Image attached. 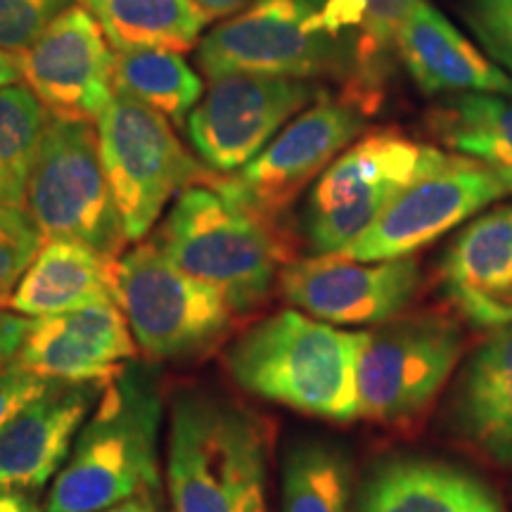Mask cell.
<instances>
[{
  "mask_svg": "<svg viewBox=\"0 0 512 512\" xmlns=\"http://www.w3.org/2000/svg\"><path fill=\"white\" fill-rule=\"evenodd\" d=\"M271 430L252 408L209 389L171 403L166 491L174 512L268 510Z\"/></svg>",
  "mask_w": 512,
  "mask_h": 512,
  "instance_id": "cell-1",
  "label": "cell"
},
{
  "mask_svg": "<svg viewBox=\"0 0 512 512\" xmlns=\"http://www.w3.org/2000/svg\"><path fill=\"white\" fill-rule=\"evenodd\" d=\"M164 394L157 375L131 361L107 382L50 486L46 512H102L157 494Z\"/></svg>",
  "mask_w": 512,
  "mask_h": 512,
  "instance_id": "cell-2",
  "label": "cell"
},
{
  "mask_svg": "<svg viewBox=\"0 0 512 512\" xmlns=\"http://www.w3.org/2000/svg\"><path fill=\"white\" fill-rule=\"evenodd\" d=\"M366 335L283 309L230 344L226 370L259 399L313 418L351 422L358 418L356 377Z\"/></svg>",
  "mask_w": 512,
  "mask_h": 512,
  "instance_id": "cell-3",
  "label": "cell"
},
{
  "mask_svg": "<svg viewBox=\"0 0 512 512\" xmlns=\"http://www.w3.org/2000/svg\"><path fill=\"white\" fill-rule=\"evenodd\" d=\"M152 242L178 268L221 292L235 313L264 304L294 261L280 226L256 219L209 183L176 197Z\"/></svg>",
  "mask_w": 512,
  "mask_h": 512,
  "instance_id": "cell-4",
  "label": "cell"
},
{
  "mask_svg": "<svg viewBox=\"0 0 512 512\" xmlns=\"http://www.w3.org/2000/svg\"><path fill=\"white\" fill-rule=\"evenodd\" d=\"M195 60L209 79L240 72L351 79V50L332 29L328 0H254L204 36Z\"/></svg>",
  "mask_w": 512,
  "mask_h": 512,
  "instance_id": "cell-5",
  "label": "cell"
},
{
  "mask_svg": "<svg viewBox=\"0 0 512 512\" xmlns=\"http://www.w3.org/2000/svg\"><path fill=\"white\" fill-rule=\"evenodd\" d=\"M114 294L140 354L150 361L207 356L230 335L238 316L221 292L178 268L155 242L119 256Z\"/></svg>",
  "mask_w": 512,
  "mask_h": 512,
  "instance_id": "cell-6",
  "label": "cell"
},
{
  "mask_svg": "<svg viewBox=\"0 0 512 512\" xmlns=\"http://www.w3.org/2000/svg\"><path fill=\"white\" fill-rule=\"evenodd\" d=\"M27 211L43 240H74L119 259L128 238L88 121L50 117L27 183Z\"/></svg>",
  "mask_w": 512,
  "mask_h": 512,
  "instance_id": "cell-7",
  "label": "cell"
},
{
  "mask_svg": "<svg viewBox=\"0 0 512 512\" xmlns=\"http://www.w3.org/2000/svg\"><path fill=\"white\" fill-rule=\"evenodd\" d=\"M100 159L128 242L143 240L166 204L214 174L185 150L162 114L114 95L98 119Z\"/></svg>",
  "mask_w": 512,
  "mask_h": 512,
  "instance_id": "cell-8",
  "label": "cell"
},
{
  "mask_svg": "<svg viewBox=\"0 0 512 512\" xmlns=\"http://www.w3.org/2000/svg\"><path fill=\"white\" fill-rule=\"evenodd\" d=\"M444 152L384 128L344 150L313 183L304 235L316 254H337L373 223L389 202L439 162Z\"/></svg>",
  "mask_w": 512,
  "mask_h": 512,
  "instance_id": "cell-9",
  "label": "cell"
},
{
  "mask_svg": "<svg viewBox=\"0 0 512 512\" xmlns=\"http://www.w3.org/2000/svg\"><path fill=\"white\" fill-rule=\"evenodd\" d=\"M460 354V328L439 313L377 325L358 358V418L387 427L411 425L437 399Z\"/></svg>",
  "mask_w": 512,
  "mask_h": 512,
  "instance_id": "cell-10",
  "label": "cell"
},
{
  "mask_svg": "<svg viewBox=\"0 0 512 512\" xmlns=\"http://www.w3.org/2000/svg\"><path fill=\"white\" fill-rule=\"evenodd\" d=\"M368 112L356 100L320 98L299 112L238 174L211 178L226 200L280 226V216L311 181L320 178L366 126Z\"/></svg>",
  "mask_w": 512,
  "mask_h": 512,
  "instance_id": "cell-11",
  "label": "cell"
},
{
  "mask_svg": "<svg viewBox=\"0 0 512 512\" xmlns=\"http://www.w3.org/2000/svg\"><path fill=\"white\" fill-rule=\"evenodd\" d=\"M508 192H512L510 185L477 159L441 155L432 169L403 188L337 256L354 261L403 259L432 245Z\"/></svg>",
  "mask_w": 512,
  "mask_h": 512,
  "instance_id": "cell-12",
  "label": "cell"
},
{
  "mask_svg": "<svg viewBox=\"0 0 512 512\" xmlns=\"http://www.w3.org/2000/svg\"><path fill=\"white\" fill-rule=\"evenodd\" d=\"M318 98V88L304 79L226 74L211 79L185 128L209 171L238 174Z\"/></svg>",
  "mask_w": 512,
  "mask_h": 512,
  "instance_id": "cell-13",
  "label": "cell"
},
{
  "mask_svg": "<svg viewBox=\"0 0 512 512\" xmlns=\"http://www.w3.org/2000/svg\"><path fill=\"white\" fill-rule=\"evenodd\" d=\"M411 256L354 261L337 254L294 259L280 273V294L292 309L330 325H382L399 318L420 290Z\"/></svg>",
  "mask_w": 512,
  "mask_h": 512,
  "instance_id": "cell-14",
  "label": "cell"
},
{
  "mask_svg": "<svg viewBox=\"0 0 512 512\" xmlns=\"http://www.w3.org/2000/svg\"><path fill=\"white\" fill-rule=\"evenodd\" d=\"M17 60L22 79L50 117L91 124L114 100L117 55L83 5L64 10Z\"/></svg>",
  "mask_w": 512,
  "mask_h": 512,
  "instance_id": "cell-15",
  "label": "cell"
},
{
  "mask_svg": "<svg viewBox=\"0 0 512 512\" xmlns=\"http://www.w3.org/2000/svg\"><path fill=\"white\" fill-rule=\"evenodd\" d=\"M110 380H53L0 432V489L34 494L60 475Z\"/></svg>",
  "mask_w": 512,
  "mask_h": 512,
  "instance_id": "cell-16",
  "label": "cell"
},
{
  "mask_svg": "<svg viewBox=\"0 0 512 512\" xmlns=\"http://www.w3.org/2000/svg\"><path fill=\"white\" fill-rule=\"evenodd\" d=\"M140 354L119 304H95L62 316L31 318L15 361L46 380H112Z\"/></svg>",
  "mask_w": 512,
  "mask_h": 512,
  "instance_id": "cell-17",
  "label": "cell"
},
{
  "mask_svg": "<svg viewBox=\"0 0 512 512\" xmlns=\"http://www.w3.org/2000/svg\"><path fill=\"white\" fill-rule=\"evenodd\" d=\"M453 306L479 328L512 325V207L479 216L441 259Z\"/></svg>",
  "mask_w": 512,
  "mask_h": 512,
  "instance_id": "cell-18",
  "label": "cell"
},
{
  "mask_svg": "<svg viewBox=\"0 0 512 512\" xmlns=\"http://www.w3.org/2000/svg\"><path fill=\"white\" fill-rule=\"evenodd\" d=\"M396 53L427 95L486 93L512 98V76L453 27L444 12L420 0L401 24Z\"/></svg>",
  "mask_w": 512,
  "mask_h": 512,
  "instance_id": "cell-19",
  "label": "cell"
},
{
  "mask_svg": "<svg viewBox=\"0 0 512 512\" xmlns=\"http://www.w3.org/2000/svg\"><path fill=\"white\" fill-rule=\"evenodd\" d=\"M356 512H503L494 486L430 458H392L366 479Z\"/></svg>",
  "mask_w": 512,
  "mask_h": 512,
  "instance_id": "cell-20",
  "label": "cell"
},
{
  "mask_svg": "<svg viewBox=\"0 0 512 512\" xmlns=\"http://www.w3.org/2000/svg\"><path fill=\"white\" fill-rule=\"evenodd\" d=\"M117 259L74 240H46L12 294L10 309L27 318L62 316L95 304H117Z\"/></svg>",
  "mask_w": 512,
  "mask_h": 512,
  "instance_id": "cell-21",
  "label": "cell"
},
{
  "mask_svg": "<svg viewBox=\"0 0 512 512\" xmlns=\"http://www.w3.org/2000/svg\"><path fill=\"white\" fill-rule=\"evenodd\" d=\"M458 434L501 467H512V325L472 354L453 396Z\"/></svg>",
  "mask_w": 512,
  "mask_h": 512,
  "instance_id": "cell-22",
  "label": "cell"
},
{
  "mask_svg": "<svg viewBox=\"0 0 512 512\" xmlns=\"http://www.w3.org/2000/svg\"><path fill=\"white\" fill-rule=\"evenodd\" d=\"M420 0H328L332 29L351 50V79L347 98L368 114L380 98L389 50L396 48L401 24Z\"/></svg>",
  "mask_w": 512,
  "mask_h": 512,
  "instance_id": "cell-23",
  "label": "cell"
},
{
  "mask_svg": "<svg viewBox=\"0 0 512 512\" xmlns=\"http://www.w3.org/2000/svg\"><path fill=\"white\" fill-rule=\"evenodd\" d=\"M117 53L195 48L207 15L195 0H81Z\"/></svg>",
  "mask_w": 512,
  "mask_h": 512,
  "instance_id": "cell-24",
  "label": "cell"
},
{
  "mask_svg": "<svg viewBox=\"0 0 512 512\" xmlns=\"http://www.w3.org/2000/svg\"><path fill=\"white\" fill-rule=\"evenodd\" d=\"M432 128L441 143L486 164L512 190V98L453 95L432 112Z\"/></svg>",
  "mask_w": 512,
  "mask_h": 512,
  "instance_id": "cell-25",
  "label": "cell"
},
{
  "mask_svg": "<svg viewBox=\"0 0 512 512\" xmlns=\"http://www.w3.org/2000/svg\"><path fill=\"white\" fill-rule=\"evenodd\" d=\"M114 95L128 98L183 126L202 100V79L178 53L128 50L114 62Z\"/></svg>",
  "mask_w": 512,
  "mask_h": 512,
  "instance_id": "cell-26",
  "label": "cell"
},
{
  "mask_svg": "<svg viewBox=\"0 0 512 512\" xmlns=\"http://www.w3.org/2000/svg\"><path fill=\"white\" fill-rule=\"evenodd\" d=\"M351 463L328 441H299L283 465L280 512H349Z\"/></svg>",
  "mask_w": 512,
  "mask_h": 512,
  "instance_id": "cell-27",
  "label": "cell"
},
{
  "mask_svg": "<svg viewBox=\"0 0 512 512\" xmlns=\"http://www.w3.org/2000/svg\"><path fill=\"white\" fill-rule=\"evenodd\" d=\"M48 121V110L27 83L0 88V183L24 209L31 166Z\"/></svg>",
  "mask_w": 512,
  "mask_h": 512,
  "instance_id": "cell-28",
  "label": "cell"
},
{
  "mask_svg": "<svg viewBox=\"0 0 512 512\" xmlns=\"http://www.w3.org/2000/svg\"><path fill=\"white\" fill-rule=\"evenodd\" d=\"M43 242L46 240L27 209L0 211V311L10 306L19 280L36 259Z\"/></svg>",
  "mask_w": 512,
  "mask_h": 512,
  "instance_id": "cell-29",
  "label": "cell"
},
{
  "mask_svg": "<svg viewBox=\"0 0 512 512\" xmlns=\"http://www.w3.org/2000/svg\"><path fill=\"white\" fill-rule=\"evenodd\" d=\"M67 8L72 0H0V50L24 53Z\"/></svg>",
  "mask_w": 512,
  "mask_h": 512,
  "instance_id": "cell-30",
  "label": "cell"
},
{
  "mask_svg": "<svg viewBox=\"0 0 512 512\" xmlns=\"http://www.w3.org/2000/svg\"><path fill=\"white\" fill-rule=\"evenodd\" d=\"M463 15L486 55L512 74V0H463Z\"/></svg>",
  "mask_w": 512,
  "mask_h": 512,
  "instance_id": "cell-31",
  "label": "cell"
},
{
  "mask_svg": "<svg viewBox=\"0 0 512 512\" xmlns=\"http://www.w3.org/2000/svg\"><path fill=\"white\" fill-rule=\"evenodd\" d=\"M50 382L53 380L38 377L31 370L19 366L17 361H10L8 366L0 368V432L27 403L46 392Z\"/></svg>",
  "mask_w": 512,
  "mask_h": 512,
  "instance_id": "cell-32",
  "label": "cell"
},
{
  "mask_svg": "<svg viewBox=\"0 0 512 512\" xmlns=\"http://www.w3.org/2000/svg\"><path fill=\"white\" fill-rule=\"evenodd\" d=\"M29 328L31 318L19 316V313L0 311V368L15 361Z\"/></svg>",
  "mask_w": 512,
  "mask_h": 512,
  "instance_id": "cell-33",
  "label": "cell"
},
{
  "mask_svg": "<svg viewBox=\"0 0 512 512\" xmlns=\"http://www.w3.org/2000/svg\"><path fill=\"white\" fill-rule=\"evenodd\" d=\"M197 5H200L204 15L211 22V19H228L233 15H238L247 8V5H252L254 0H195Z\"/></svg>",
  "mask_w": 512,
  "mask_h": 512,
  "instance_id": "cell-34",
  "label": "cell"
},
{
  "mask_svg": "<svg viewBox=\"0 0 512 512\" xmlns=\"http://www.w3.org/2000/svg\"><path fill=\"white\" fill-rule=\"evenodd\" d=\"M0 512H41L31 494L0 489Z\"/></svg>",
  "mask_w": 512,
  "mask_h": 512,
  "instance_id": "cell-35",
  "label": "cell"
},
{
  "mask_svg": "<svg viewBox=\"0 0 512 512\" xmlns=\"http://www.w3.org/2000/svg\"><path fill=\"white\" fill-rule=\"evenodd\" d=\"M102 512H162V510H159V505L155 501V494H143V496L128 498V501H121Z\"/></svg>",
  "mask_w": 512,
  "mask_h": 512,
  "instance_id": "cell-36",
  "label": "cell"
},
{
  "mask_svg": "<svg viewBox=\"0 0 512 512\" xmlns=\"http://www.w3.org/2000/svg\"><path fill=\"white\" fill-rule=\"evenodd\" d=\"M19 79H22V69H19L17 55L0 50V88L19 83Z\"/></svg>",
  "mask_w": 512,
  "mask_h": 512,
  "instance_id": "cell-37",
  "label": "cell"
},
{
  "mask_svg": "<svg viewBox=\"0 0 512 512\" xmlns=\"http://www.w3.org/2000/svg\"><path fill=\"white\" fill-rule=\"evenodd\" d=\"M8 209H24V207H19V204L10 197V192L5 190V185L0 183V211H8Z\"/></svg>",
  "mask_w": 512,
  "mask_h": 512,
  "instance_id": "cell-38",
  "label": "cell"
}]
</instances>
